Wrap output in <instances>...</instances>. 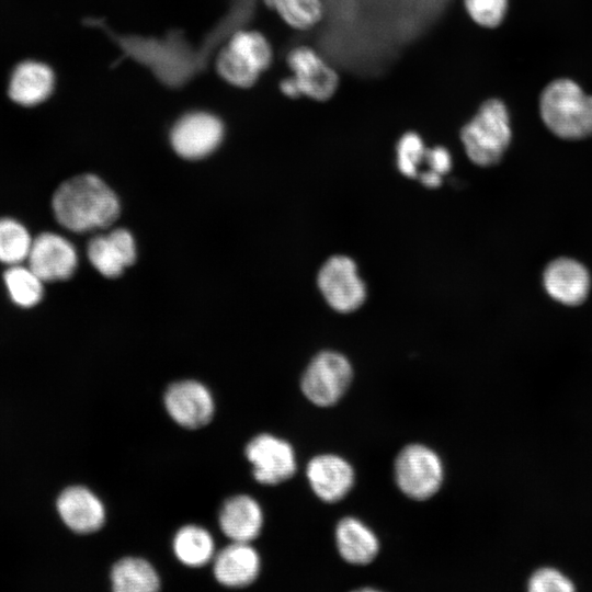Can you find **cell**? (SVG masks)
Masks as SVG:
<instances>
[{
	"instance_id": "1",
	"label": "cell",
	"mask_w": 592,
	"mask_h": 592,
	"mask_svg": "<svg viewBox=\"0 0 592 592\" xmlns=\"http://www.w3.org/2000/svg\"><path fill=\"white\" fill-rule=\"evenodd\" d=\"M56 220L73 232H88L112 225L119 214L115 193L99 177L84 173L62 182L52 198Z\"/></svg>"
},
{
	"instance_id": "2",
	"label": "cell",
	"mask_w": 592,
	"mask_h": 592,
	"mask_svg": "<svg viewBox=\"0 0 592 592\" xmlns=\"http://www.w3.org/2000/svg\"><path fill=\"white\" fill-rule=\"evenodd\" d=\"M538 110L544 125L561 139L592 136V94L572 79L550 81L539 95Z\"/></svg>"
},
{
	"instance_id": "3",
	"label": "cell",
	"mask_w": 592,
	"mask_h": 592,
	"mask_svg": "<svg viewBox=\"0 0 592 592\" xmlns=\"http://www.w3.org/2000/svg\"><path fill=\"white\" fill-rule=\"evenodd\" d=\"M459 138L467 157L474 163L481 167L498 163L512 140L511 116L506 104L498 98L483 101L463 125Z\"/></svg>"
},
{
	"instance_id": "4",
	"label": "cell",
	"mask_w": 592,
	"mask_h": 592,
	"mask_svg": "<svg viewBox=\"0 0 592 592\" xmlns=\"http://www.w3.org/2000/svg\"><path fill=\"white\" fill-rule=\"evenodd\" d=\"M273 60V47L267 37L255 30H240L219 50L215 68L228 84L248 89L254 86Z\"/></svg>"
},
{
	"instance_id": "5",
	"label": "cell",
	"mask_w": 592,
	"mask_h": 592,
	"mask_svg": "<svg viewBox=\"0 0 592 592\" xmlns=\"http://www.w3.org/2000/svg\"><path fill=\"white\" fill-rule=\"evenodd\" d=\"M394 473L398 488L407 497L420 501L433 497L444 477L441 458L422 444L403 447L395 460Z\"/></svg>"
},
{
	"instance_id": "6",
	"label": "cell",
	"mask_w": 592,
	"mask_h": 592,
	"mask_svg": "<svg viewBox=\"0 0 592 592\" xmlns=\"http://www.w3.org/2000/svg\"><path fill=\"white\" fill-rule=\"evenodd\" d=\"M353 369L349 360L334 351L318 353L301 377V391L318 407L335 405L349 388Z\"/></svg>"
},
{
	"instance_id": "7",
	"label": "cell",
	"mask_w": 592,
	"mask_h": 592,
	"mask_svg": "<svg viewBox=\"0 0 592 592\" xmlns=\"http://www.w3.org/2000/svg\"><path fill=\"white\" fill-rule=\"evenodd\" d=\"M225 126L220 117L208 111H191L180 116L170 130L174 152L187 160L213 153L221 144Z\"/></svg>"
},
{
	"instance_id": "8",
	"label": "cell",
	"mask_w": 592,
	"mask_h": 592,
	"mask_svg": "<svg viewBox=\"0 0 592 592\" xmlns=\"http://www.w3.org/2000/svg\"><path fill=\"white\" fill-rule=\"evenodd\" d=\"M318 287L328 305L339 312L357 309L366 298V286L355 262L346 255L330 257L317 275Z\"/></svg>"
},
{
	"instance_id": "9",
	"label": "cell",
	"mask_w": 592,
	"mask_h": 592,
	"mask_svg": "<svg viewBox=\"0 0 592 592\" xmlns=\"http://www.w3.org/2000/svg\"><path fill=\"white\" fill-rule=\"evenodd\" d=\"M286 64L301 96L326 102L338 91L339 73L314 47H293L286 56Z\"/></svg>"
},
{
	"instance_id": "10",
	"label": "cell",
	"mask_w": 592,
	"mask_h": 592,
	"mask_svg": "<svg viewBox=\"0 0 592 592\" xmlns=\"http://www.w3.org/2000/svg\"><path fill=\"white\" fill-rule=\"evenodd\" d=\"M246 456L253 466L254 478L261 483H281L296 471L292 445L271 434H261L251 440L246 447Z\"/></svg>"
},
{
	"instance_id": "11",
	"label": "cell",
	"mask_w": 592,
	"mask_h": 592,
	"mask_svg": "<svg viewBox=\"0 0 592 592\" xmlns=\"http://www.w3.org/2000/svg\"><path fill=\"white\" fill-rule=\"evenodd\" d=\"M26 262L44 282L61 281L76 271L78 254L67 238L45 231L33 238Z\"/></svg>"
},
{
	"instance_id": "12",
	"label": "cell",
	"mask_w": 592,
	"mask_h": 592,
	"mask_svg": "<svg viewBox=\"0 0 592 592\" xmlns=\"http://www.w3.org/2000/svg\"><path fill=\"white\" fill-rule=\"evenodd\" d=\"M164 405L171 418L187 429L206 425L214 414L210 392L195 380L172 384L164 395Z\"/></svg>"
},
{
	"instance_id": "13",
	"label": "cell",
	"mask_w": 592,
	"mask_h": 592,
	"mask_svg": "<svg viewBox=\"0 0 592 592\" xmlns=\"http://www.w3.org/2000/svg\"><path fill=\"white\" fill-rule=\"evenodd\" d=\"M543 284L547 294L567 306L582 304L589 295L591 277L587 267L571 258H558L546 266Z\"/></svg>"
},
{
	"instance_id": "14",
	"label": "cell",
	"mask_w": 592,
	"mask_h": 592,
	"mask_svg": "<svg viewBox=\"0 0 592 592\" xmlns=\"http://www.w3.org/2000/svg\"><path fill=\"white\" fill-rule=\"evenodd\" d=\"M312 491L325 502L343 499L354 485L353 467L344 458L321 454L311 458L306 469Z\"/></svg>"
},
{
	"instance_id": "15",
	"label": "cell",
	"mask_w": 592,
	"mask_h": 592,
	"mask_svg": "<svg viewBox=\"0 0 592 592\" xmlns=\"http://www.w3.org/2000/svg\"><path fill=\"white\" fill-rule=\"evenodd\" d=\"M90 263L105 277H116L136 259V244L132 234L116 228L92 238L87 248Z\"/></svg>"
},
{
	"instance_id": "16",
	"label": "cell",
	"mask_w": 592,
	"mask_h": 592,
	"mask_svg": "<svg viewBox=\"0 0 592 592\" xmlns=\"http://www.w3.org/2000/svg\"><path fill=\"white\" fill-rule=\"evenodd\" d=\"M57 509L65 524L77 533L95 532L104 523L102 502L84 487L65 489L58 498Z\"/></svg>"
},
{
	"instance_id": "17",
	"label": "cell",
	"mask_w": 592,
	"mask_h": 592,
	"mask_svg": "<svg viewBox=\"0 0 592 592\" xmlns=\"http://www.w3.org/2000/svg\"><path fill=\"white\" fill-rule=\"evenodd\" d=\"M55 81V73L48 65L26 60L13 69L8 93L20 105L35 106L50 96Z\"/></svg>"
},
{
	"instance_id": "18",
	"label": "cell",
	"mask_w": 592,
	"mask_h": 592,
	"mask_svg": "<svg viewBox=\"0 0 592 592\" xmlns=\"http://www.w3.org/2000/svg\"><path fill=\"white\" fill-rule=\"evenodd\" d=\"M260 571V557L249 543L234 542L215 559L214 574L217 581L230 588L252 583Z\"/></svg>"
},
{
	"instance_id": "19",
	"label": "cell",
	"mask_w": 592,
	"mask_h": 592,
	"mask_svg": "<svg viewBox=\"0 0 592 592\" xmlns=\"http://www.w3.org/2000/svg\"><path fill=\"white\" fill-rule=\"evenodd\" d=\"M263 515L260 505L249 496L228 499L219 513V525L234 542L249 543L261 532Z\"/></svg>"
},
{
	"instance_id": "20",
	"label": "cell",
	"mask_w": 592,
	"mask_h": 592,
	"mask_svg": "<svg viewBox=\"0 0 592 592\" xmlns=\"http://www.w3.org/2000/svg\"><path fill=\"white\" fill-rule=\"evenodd\" d=\"M335 542L341 557L352 565L364 566L378 554L379 543L374 532L355 517H344L335 528Z\"/></svg>"
},
{
	"instance_id": "21",
	"label": "cell",
	"mask_w": 592,
	"mask_h": 592,
	"mask_svg": "<svg viewBox=\"0 0 592 592\" xmlns=\"http://www.w3.org/2000/svg\"><path fill=\"white\" fill-rule=\"evenodd\" d=\"M116 592H150L159 589L160 580L152 566L144 559L127 557L117 561L111 571Z\"/></svg>"
},
{
	"instance_id": "22",
	"label": "cell",
	"mask_w": 592,
	"mask_h": 592,
	"mask_svg": "<svg viewBox=\"0 0 592 592\" xmlns=\"http://www.w3.org/2000/svg\"><path fill=\"white\" fill-rule=\"evenodd\" d=\"M288 27L306 32L316 27L323 19L322 0H263Z\"/></svg>"
},
{
	"instance_id": "23",
	"label": "cell",
	"mask_w": 592,
	"mask_h": 592,
	"mask_svg": "<svg viewBox=\"0 0 592 592\" xmlns=\"http://www.w3.org/2000/svg\"><path fill=\"white\" fill-rule=\"evenodd\" d=\"M3 280L9 297L19 307L31 308L42 300L45 282L29 265L8 266Z\"/></svg>"
},
{
	"instance_id": "24",
	"label": "cell",
	"mask_w": 592,
	"mask_h": 592,
	"mask_svg": "<svg viewBox=\"0 0 592 592\" xmlns=\"http://www.w3.org/2000/svg\"><path fill=\"white\" fill-rule=\"evenodd\" d=\"M173 550L184 565L201 567L213 557L214 542L206 530L187 525L179 530L174 536Z\"/></svg>"
},
{
	"instance_id": "25",
	"label": "cell",
	"mask_w": 592,
	"mask_h": 592,
	"mask_svg": "<svg viewBox=\"0 0 592 592\" xmlns=\"http://www.w3.org/2000/svg\"><path fill=\"white\" fill-rule=\"evenodd\" d=\"M33 238L27 228L11 217L0 218V262L15 265L27 260Z\"/></svg>"
},
{
	"instance_id": "26",
	"label": "cell",
	"mask_w": 592,
	"mask_h": 592,
	"mask_svg": "<svg viewBox=\"0 0 592 592\" xmlns=\"http://www.w3.org/2000/svg\"><path fill=\"white\" fill-rule=\"evenodd\" d=\"M422 137L415 132H406L396 145V162L399 171L410 178L418 175V168L426 152Z\"/></svg>"
},
{
	"instance_id": "27",
	"label": "cell",
	"mask_w": 592,
	"mask_h": 592,
	"mask_svg": "<svg viewBox=\"0 0 592 592\" xmlns=\"http://www.w3.org/2000/svg\"><path fill=\"white\" fill-rule=\"evenodd\" d=\"M470 20L483 29H496L505 19L509 0H463Z\"/></svg>"
},
{
	"instance_id": "28",
	"label": "cell",
	"mask_w": 592,
	"mask_h": 592,
	"mask_svg": "<svg viewBox=\"0 0 592 592\" xmlns=\"http://www.w3.org/2000/svg\"><path fill=\"white\" fill-rule=\"evenodd\" d=\"M573 589L572 582L554 568L538 569L528 581V590L533 592H569Z\"/></svg>"
},
{
	"instance_id": "29",
	"label": "cell",
	"mask_w": 592,
	"mask_h": 592,
	"mask_svg": "<svg viewBox=\"0 0 592 592\" xmlns=\"http://www.w3.org/2000/svg\"><path fill=\"white\" fill-rule=\"evenodd\" d=\"M425 162L430 166V169L444 174L452 168L451 152L444 146H435L428 148L425 152Z\"/></svg>"
},
{
	"instance_id": "30",
	"label": "cell",
	"mask_w": 592,
	"mask_h": 592,
	"mask_svg": "<svg viewBox=\"0 0 592 592\" xmlns=\"http://www.w3.org/2000/svg\"><path fill=\"white\" fill-rule=\"evenodd\" d=\"M278 88L280 91L288 99L296 100L301 98L300 91L292 76L283 78L280 81Z\"/></svg>"
},
{
	"instance_id": "31",
	"label": "cell",
	"mask_w": 592,
	"mask_h": 592,
	"mask_svg": "<svg viewBox=\"0 0 592 592\" xmlns=\"http://www.w3.org/2000/svg\"><path fill=\"white\" fill-rule=\"evenodd\" d=\"M441 175L442 174H440L439 172L432 169H429L422 172L419 178L423 185L429 186V187H435L441 184V181H442Z\"/></svg>"
}]
</instances>
